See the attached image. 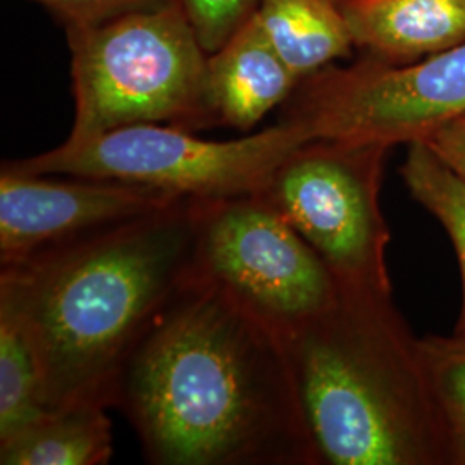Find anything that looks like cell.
<instances>
[{
    "instance_id": "1",
    "label": "cell",
    "mask_w": 465,
    "mask_h": 465,
    "mask_svg": "<svg viewBox=\"0 0 465 465\" xmlns=\"http://www.w3.org/2000/svg\"><path fill=\"white\" fill-rule=\"evenodd\" d=\"M111 407L150 464H321L282 340L195 271L128 357Z\"/></svg>"
},
{
    "instance_id": "2",
    "label": "cell",
    "mask_w": 465,
    "mask_h": 465,
    "mask_svg": "<svg viewBox=\"0 0 465 465\" xmlns=\"http://www.w3.org/2000/svg\"><path fill=\"white\" fill-rule=\"evenodd\" d=\"M199 200L119 223L0 271V307L23 324L49 409L113 403L117 378L193 271Z\"/></svg>"
},
{
    "instance_id": "3",
    "label": "cell",
    "mask_w": 465,
    "mask_h": 465,
    "mask_svg": "<svg viewBox=\"0 0 465 465\" xmlns=\"http://www.w3.org/2000/svg\"><path fill=\"white\" fill-rule=\"evenodd\" d=\"M282 345L321 464L450 465L420 340L391 292L340 282Z\"/></svg>"
},
{
    "instance_id": "4",
    "label": "cell",
    "mask_w": 465,
    "mask_h": 465,
    "mask_svg": "<svg viewBox=\"0 0 465 465\" xmlns=\"http://www.w3.org/2000/svg\"><path fill=\"white\" fill-rule=\"evenodd\" d=\"M74 123L69 142L142 123L214 121L207 59L178 0L73 28Z\"/></svg>"
},
{
    "instance_id": "5",
    "label": "cell",
    "mask_w": 465,
    "mask_h": 465,
    "mask_svg": "<svg viewBox=\"0 0 465 465\" xmlns=\"http://www.w3.org/2000/svg\"><path fill=\"white\" fill-rule=\"evenodd\" d=\"M311 140L305 126L288 117L228 142L197 138L178 126L142 123L84 142L66 140L57 149L2 166L26 174L147 184L186 199H230L257 193L282 161Z\"/></svg>"
},
{
    "instance_id": "6",
    "label": "cell",
    "mask_w": 465,
    "mask_h": 465,
    "mask_svg": "<svg viewBox=\"0 0 465 465\" xmlns=\"http://www.w3.org/2000/svg\"><path fill=\"white\" fill-rule=\"evenodd\" d=\"M386 147L311 140L257 192L343 284L391 292L382 216Z\"/></svg>"
},
{
    "instance_id": "7",
    "label": "cell",
    "mask_w": 465,
    "mask_h": 465,
    "mask_svg": "<svg viewBox=\"0 0 465 465\" xmlns=\"http://www.w3.org/2000/svg\"><path fill=\"white\" fill-rule=\"evenodd\" d=\"M193 271L280 340L331 303V269L257 193L199 200Z\"/></svg>"
},
{
    "instance_id": "8",
    "label": "cell",
    "mask_w": 465,
    "mask_h": 465,
    "mask_svg": "<svg viewBox=\"0 0 465 465\" xmlns=\"http://www.w3.org/2000/svg\"><path fill=\"white\" fill-rule=\"evenodd\" d=\"M465 114V40L407 66L364 63L321 73L288 119L312 140L393 147L424 142Z\"/></svg>"
},
{
    "instance_id": "9",
    "label": "cell",
    "mask_w": 465,
    "mask_h": 465,
    "mask_svg": "<svg viewBox=\"0 0 465 465\" xmlns=\"http://www.w3.org/2000/svg\"><path fill=\"white\" fill-rule=\"evenodd\" d=\"M186 199L147 184L55 174H26L2 166L0 264H15L134 217Z\"/></svg>"
},
{
    "instance_id": "10",
    "label": "cell",
    "mask_w": 465,
    "mask_h": 465,
    "mask_svg": "<svg viewBox=\"0 0 465 465\" xmlns=\"http://www.w3.org/2000/svg\"><path fill=\"white\" fill-rule=\"evenodd\" d=\"M300 80L272 49L255 13L207 59L205 102L213 119L252 130Z\"/></svg>"
},
{
    "instance_id": "11",
    "label": "cell",
    "mask_w": 465,
    "mask_h": 465,
    "mask_svg": "<svg viewBox=\"0 0 465 465\" xmlns=\"http://www.w3.org/2000/svg\"><path fill=\"white\" fill-rule=\"evenodd\" d=\"M355 45L388 61L417 59L465 40L460 0H341Z\"/></svg>"
},
{
    "instance_id": "12",
    "label": "cell",
    "mask_w": 465,
    "mask_h": 465,
    "mask_svg": "<svg viewBox=\"0 0 465 465\" xmlns=\"http://www.w3.org/2000/svg\"><path fill=\"white\" fill-rule=\"evenodd\" d=\"M111 457V420L97 403L49 409L0 440L2 465H104Z\"/></svg>"
},
{
    "instance_id": "13",
    "label": "cell",
    "mask_w": 465,
    "mask_h": 465,
    "mask_svg": "<svg viewBox=\"0 0 465 465\" xmlns=\"http://www.w3.org/2000/svg\"><path fill=\"white\" fill-rule=\"evenodd\" d=\"M255 17L282 63L302 80L349 54V25L334 0H259Z\"/></svg>"
},
{
    "instance_id": "14",
    "label": "cell",
    "mask_w": 465,
    "mask_h": 465,
    "mask_svg": "<svg viewBox=\"0 0 465 465\" xmlns=\"http://www.w3.org/2000/svg\"><path fill=\"white\" fill-rule=\"evenodd\" d=\"M49 411L42 369L23 324L0 307V440Z\"/></svg>"
},
{
    "instance_id": "15",
    "label": "cell",
    "mask_w": 465,
    "mask_h": 465,
    "mask_svg": "<svg viewBox=\"0 0 465 465\" xmlns=\"http://www.w3.org/2000/svg\"><path fill=\"white\" fill-rule=\"evenodd\" d=\"M400 171L412 197L441 223L455 247L462 276V312L455 336L465 340V180L422 142L409 145Z\"/></svg>"
},
{
    "instance_id": "16",
    "label": "cell",
    "mask_w": 465,
    "mask_h": 465,
    "mask_svg": "<svg viewBox=\"0 0 465 465\" xmlns=\"http://www.w3.org/2000/svg\"><path fill=\"white\" fill-rule=\"evenodd\" d=\"M432 401L447 440L450 465H465V340H420Z\"/></svg>"
},
{
    "instance_id": "17",
    "label": "cell",
    "mask_w": 465,
    "mask_h": 465,
    "mask_svg": "<svg viewBox=\"0 0 465 465\" xmlns=\"http://www.w3.org/2000/svg\"><path fill=\"white\" fill-rule=\"evenodd\" d=\"M203 52L221 49L249 19L259 0H178Z\"/></svg>"
},
{
    "instance_id": "18",
    "label": "cell",
    "mask_w": 465,
    "mask_h": 465,
    "mask_svg": "<svg viewBox=\"0 0 465 465\" xmlns=\"http://www.w3.org/2000/svg\"><path fill=\"white\" fill-rule=\"evenodd\" d=\"M66 17L73 28H84L107 19L150 7L166 0H38Z\"/></svg>"
},
{
    "instance_id": "19",
    "label": "cell",
    "mask_w": 465,
    "mask_h": 465,
    "mask_svg": "<svg viewBox=\"0 0 465 465\" xmlns=\"http://www.w3.org/2000/svg\"><path fill=\"white\" fill-rule=\"evenodd\" d=\"M422 143L465 180V114L436 130Z\"/></svg>"
},
{
    "instance_id": "20",
    "label": "cell",
    "mask_w": 465,
    "mask_h": 465,
    "mask_svg": "<svg viewBox=\"0 0 465 465\" xmlns=\"http://www.w3.org/2000/svg\"><path fill=\"white\" fill-rule=\"evenodd\" d=\"M334 2H338V4H340V2H341V0H334Z\"/></svg>"
},
{
    "instance_id": "21",
    "label": "cell",
    "mask_w": 465,
    "mask_h": 465,
    "mask_svg": "<svg viewBox=\"0 0 465 465\" xmlns=\"http://www.w3.org/2000/svg\"><path fill=\"white\" fill-rule=\"evenodd\" d=\"M460 2H462V4H465V0H460Z\"/></svg>"
}]
</instances>
